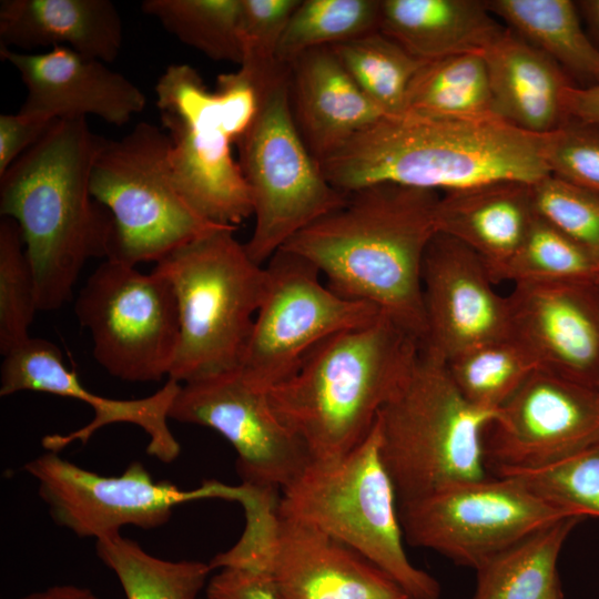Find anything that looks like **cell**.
Returning <instances> with one entry per match:
<instances>
[{
  "label": "cell",
  "mask_w": 599,
  "mask_h": 599,
  "mask_svg": "<svg viewBox=\"0 0 599 599\" xmlns=\"http://www.w3.org/2000/svg\"><path fill=\"white\" fill-rule=\"evenodd\" d=\"M439 196L394 183L366 185L282 248L311 262L333 292L375 306L423 344L422 268L438 232Z\"/></svg>",
  "instance_id": "obj_1"
},
{
  "label": "cell",
  "mask_w": 599,
  "mask_h": 599,
  "mask_svg": "<svg viewBox=\"0 0 599 599\" xmlns=\"http://www.w3.org/2000/svg\"><path fill=\"white\" fill-rule=\"evenodd\" d=\"M104 141L85 119H58L0 175V215L20 229L39 311L62 307L87 262L109 256L113 219L90 189Z\"/></svg>",
  "instance_id": "obj_2"
},
{
  "label": "cell",
  "mask_w": 599,
  "mask_h": 599,
  "mask_svg": "<svg viewBox=\"0 0 599 599\" xmlns=\"http://www.w3.org/2000/svg\"><path fill=\"white\" fill-rule=\"evenodd\" d=\"M348 193L394 183L446 193L498 181L532 184L550 174L540 135L501 119L459 120L386 114L319 163Z\"/></svg>",
  "instance_id": "obj_3"
},
{
  "label": "cell",
  "mask_w": 599,
  "mask_h": 599,
  "mask_svg": "<svg viewBox=\"0 0 599 599\" xmlns=\"http://www.w3.org/2000/svg\"><path fill=\"white\" fill-rule=\"evenodd\" d=\"M420 348L382 313L315 347L294 375L267 390L271 406L312 459L344 456L369 435Z\"/></svg>",
  "instance_id": "obj_4"
},
{
  "label": "cell",
  "mask_w": 599,
  "mask_h": 599,
  "mask_svg": "<svg viewBox=\"0 0 599 599\" xmlns=\"http://www.w3.org/2000/svg\"><path fill=\"white\" fill-rule=\"evenodd\" d=\"M495 413L469 404L447 363L422 345L377 417L380 458L398 504L488 476L484 436Z\"/></svg>",
  "instance_id": "obj_5"
},
{
  "label": "cell",
  "mask_w": 599,
  "mask_h": 599,
  "mask_svg": "<svg viewBox=\"0 0 599 599\" xmlns=\"http://www.w3.org/2000/svg\"><path fill=\"white\" fill-rule=\"evenodd\" d=\"M379 443L376 420L369 435L344 456L311 459L281 490L278 511L356 550L410 599H439V582L406 555L397 495Z\"/></svg>",
  "instance_id": "obj_6"
},
{
  "label": "cell",
  "mask_w": 599,
  "mask_h": 599,
  "mask_svg": "<svg viewBox=\"0 0 599 599\" xmlns=\"http://www.w3.org/2000/svg\"><path fill=\"white\" fill-rule=\"evenodd\" d=\"M222 229L155 263L177 305L179 345L169 378L181 384L240 367L268 274Z\"/></svg>",
  "instance_id": "obj_7"
},
{
  "label": "cell",
  "mask_w": 599,
  "mask_h": 599,
  "mask_svg": "<svg viewBox=\"0 0 599 599\" xmlns=\"http://www.w3.org/2000/svg\"><path fill=\"white\" fill-rule=\"evenodd\" d=\"M169 150V135L148 122L118 141H104L90 189L113 219L106 260L135 267L158 263L212 232L235 229L207 221L185 201L171 175Z\"/></svg>",
  "instance_id": "obj_8"
},
{
  "label": "cell",
  "mask_w": 599,
  "mask_h": 599,
  "mask_svg": "<svg viewBox=\"0 0 599 599\" xmlns=\"http://www.w3.org/2000/svg\"><path fill=\"white\" fill-rule=\"evenodd\" d=\"M280 493L247 488L245 529L213 569L246 567L271 578L281 599H408L386 572L342 541L278 511Z\"/></svg>",
  "instance_id": "obj_9"
},
{
  "label": "cell",
  "mask_w": 599,
  "mask_h": 599,
  "mask_svg": "<svg viewBox=\"0 0 599 599\" xmlns=\"http://www.w3.org/2000/svg\"><path fill=\"white\" fill-rule=\"evenodd\" d=\"M258 97L256 118L236 144L255 220L244 246L264 266L294 235L341 207L347 193L329 183L295 125L288 72Z\"/></svg>",
  "instance_id": "obj_10"
},
{
  "label": "cell",
  "mask_w": 599,
  "mask_h": 599,
  "mask_svg": "<svg viewBox=\"0 0 599 599\" xmlns=\"http://www.w3.org/2000/svg\"><path fill=\"white\" fill-rule=\"evenodd\" d=\"M74 313L90 333L95 361L110 375L134 383L169 378L180 327L165 276L104 260L80 290Z\"/></svg>",
  "instance_id": "obj_11"
},
{
  "label": "cell",
  "mask_w": 599,
  "mask_h": 599,
  "mask_svg": "<svg viewBox=\"0 0 599 599\" xmlns=\"http://www.w3.org/2000/svg\"><path fill=\"white\" fill-rule=\"evenodd\" d=\"M398 514L409 545L474 570L525 537L573 516L518 478L493 474L399 502Z\"/></svg>",
  "instance_id": "obj_12"
},
{
  "label": "cell",
  "mask_w": 599,
  "mask_h": 599,
  "mask_svg": "<svg viewBox=\"0 0 599 599\" xmlns=\"http://www.w3.org/2000/svg\"><path fill=\"white\" fill-rule=\"evenodd\" d=\"M265 267L267 290L240 365L247 380L262 390L294 375L325 339L382 314L370 304L333 292L311 262L288 250H278Z\"/></svg>",
  "instance_id": "obj_13"
},
{
  "label": "cell",
  "mask_w": 599,
  "mask_h": 599,
  "mask_svg": "<svg viewBox=\"0 0 599 599\" xmlns=\"http://www.w3.org/2000/svg\"><path fill=\"white\" fill-rule=\"evenodd\" d=\"M38 485L53 521L79 537L97 540L120 534L124 526L154 529L165 525L174 509L189 501L223 498L240 501L244 487L206 480L192 490L155 481L140 461L119 476L82 468L59 453L47 451L23 465Z\"/></svg>",
  "instance_id": "obj_14"
},
{
  "label": "cell",
  "mask_w": 599,
  "mask_h": 599,
  "mask_svg": "<svg viewBox=\"0 0 599 599\" xmlns=\"http://www.w3.org/2000/svg\"><path fill=\"white\" fill-rule=\"evenodd\" d=\"M169 417L221 434L237 454L242 485L254 489L281 491L312 459L240 367L181 384Z\"/></svg>",
  "instance_id": "obj_15"
},
{
  "label": "cell",
  "mask_w": 599,
  "mask_h": 599,
  "mask_svg": "<svg viewBox=\"0 0 599 599\" xmlns=\"http://www.w3.org/2000/svg\"><path fill=\"white\" fill-rule=\"evenodd\" d=\"M599 441V394L542 367L532 372L486 427L489 474L534 469Z\"/></svg>",
  "instance_id": "obj_16"
},
{
  "label": "cell",
  "mask_w": 599,
  "mask_h": 599,
  "mask_svg": "<svg viewBox=\"0 0 599 599\" xmlns=\"http://www.w3.org/2000/svg\"><path fill=\"white\" fill-rule=\"evenodd\" d=\"M181 383L167 378L154 394L136 399L99 396L82 385L78 374L64 364L61 351L52 342L29 337L3 356L0 396L19 392L48 393L89 404L93 418L68 434H49L42 438L47 451L60 453L69 445L87 444L108 425L125 423L140 427L148 436L146 453L162 463L174 461L181 446L169 427V413Z\"/></svg>",
  "instance_id": "obj_17"
},
{
  "label": "cell",
  "mask_w": 599,
  "mask_h": 599,
  "mask_svg": "<svg viewBox=\"0 0 599 599\" xmlns=\"http://www.w3.org/2000/svg\"><path fill=\"white\" fill-rule=\"evenodd\" d=\"M495 285L474 251L437 232L422 268L426 321L422 345L447 363L476 346L511 336L508 298Z\"/></svg>",
  "instance_id": "obj_18"
},
{
  "label": "cell",
  "mask_w": 599,
  "mask_h": 599,
  "mask_svg": "<svg viewBox=\"0 0 599 599\" xmlns=\"http://www.w3.org/2000/svg\"><path fill=\"white\" fill-rule=\"evenodd\" d=\"M507 298L511 335L540 367L597 390L599 285L518 282Z\"/></svg>",
  "instance_id": "obj_19"
},
{
  "label": "cell",
  "mask_w": 599,
  "mask_h": 599,
  "mask_svg": "<svg viewBox=\"0 0 599 599\" xmlns=\"http://www.w3.org/2000/svg\"><path fill=\"white\" fill-rule=\"evenodd\" d=\"M0 57L19 72L28 94L20 112L52 120L95 115L124 125L146 104L144 93L104 62L67 47L41 53L0 47Z\"/></svg>",
  "instance_id": "obj_20"
},
{
  "label": "cell",
  "mask_w": 599,
  "mask_h": 599,
  "mask_svg": "<svg viewBox=\"0 0 599 599\" xmlns=\"http://www.w3.org/2000/svg\"><path fill=\"white\" fill-rule=\"evenodd\" d=\"M170 139L169 166L185 201L207 221L235 227L253 215L252 199L234 143L219 119L161 114Z\"/></svg>",
  "instance_id": "obj_21"
},
{
  "label": "cell",
  "mask_w": 599,
  "mask_h": 599,
  "mask_svg": "<svg viewBox=\"0 0 599 599\" xmlns=\"http://www.w3.org/2000/svg\"><path fill=\"white\" fill-rule=\"evenodd\" d=\"M287 67L292 115L319 163L386 115L359 89L331 48L309 50Z\"/></svg>",
  "instance_id": "obj_22"
},
{
  "label": "cell",
  "mask_w": 599,
  "mask_h": 599,
  "mask_svg": "<svg viewBox=\"0 0 599 599\" xmlns=\"http://www.w3.org/2000/svg\"><path fill=\"white\" fill-rule=\"evenodd\" d=\"M535 214L531 184L498 181L441 193L436 225L474 251L498 284Z\"/></svg>",
  "instance_id": "obj_23"
},
{
  "label": "cell",
  "mask_w": 599,
  "mask_h": 599,
  "mask_svg": "<svg viewBox=\"0 0 599 599\" xmlns=\"http://www.w3.org/2000/svg\"><path fill=\"white\" fill-rule=\"evenodd\" d=\"M123 42L121 16L109 0H2L0 47H67L110 63Z\"/></svg>",
  "instance_id": "obj_24"
},
{
  "label": "cell",
  "mask_w": 599,
  "mask_h": 599,
  "mask_svg": "<svg viewBox=\"0 0 599 599\" xmlns=\"http://www.w3.org/2000/svg\"><path fill=\"white\" fill-rule=\"evenodd\" d=\"M497 115L536 135L549 133L568 118L566 72L547 54L507 29L484 53Z\"/></svg>",
  "instance_id": "obj_25"
},
{
  "label": "cell",
  "mask_w": 599,
  "mask_h": 599,
  "mask_svg": "<svg viewBox=\"0 0 599 599\" xmlns=\"http://www.w3.org/2000/svg\"><path fill=\"white\" fill-rule=\"evenodd\" d=\"M505 30L485 1L380 0L378 31L424 62L484 54Z\"/></svg>",
  "instance_id": "obj_26"
},
{
  "label": "cell",
  "mask_w": 599,
  "mask_h": 599,
  "mask_svg": "<svg viewBox=\"0 0 599 599\" xmlns=\"http://www.w3.org/2000/svg\"><path fill=\"white\" fill-rule=\"evenodd\" d=\"M583 519H560L487 559L475 569L471 599H564L559 556Z\"/></svg>",
  "instance_id": "obj_27"
},
{
  "label": "cell",
  "mask_w": 599,
  "mask_h": 599,
  "mask_svg": "<svg viewBox=\"0 0 599 599\" xmlns=\"http://www.w3.org/2000/svg\"><path fill=\"white\" fill-rule=\"evenodd\" d=\"M508 29L591 85L599 82V49L583 28L576 1L488 0Z\"/></svg>",
  "instance_id": "obj_28"
},
{
  "label": "cell",
  "mask_w": 599,
  "mask_h": 599,
  "mask_svg": "<svg viewBox=\"0 0 599 599\" xmlns=\"http://www.w3.org/2000/svg\"><path fill=\"white\" fill-rule=\"evenodd\" d=\"M405 111L445 119H500L484 54H455L425 62L409 85Z\"/></svg>",
  "instance_id": "obj_29"
},
{
  "label": "cell",
  "mask_w": 599,
  "mask_h": 599,
  "mask_svg": "<svg viewBox=\"0 0 599 599\" xmlns=\"http://www.w3.org/2000/svg\"><path fill=\"white\" fill-rule=\"evenodd\" d=\"M95 551L126 599H197L212 571L202 561L155 557L122 535L97 540Z\"/></svg>",
  "instance_id": "obj_30"
},
{
  "label": "cell",
  "mask_w": 599,
  "mask_h": 599,
  "mask_svg": "<svg viewBox=\"0 0 599 599\" xmlns=\"http://www.w3.org/2000/svg\"><path fill=\"white\" fill-rule=\"evenodd\" d=\"M447 367L469 404L496 412L540 365L511 335L466 351L448 361Z\"/></svg>",
  "instance_id": "obj_31"
},
{
  "label": "cell",
  "mask_w": 599,
  "mask_h": 599,
  "mask_svg": "<svg viewBox=\"0 0 599 599\" xmlns=\"http://www.w3.org/2000/svg\"><path fill=\"white\" fill-rule=\"evenodd\" d=\"M331 49L359 89L385 114L405 111L409 85L424 61L380 31Z\"/></svg>",
  "instance_id": "obj_32"
},
{
  "label": "cell",
  "mask_w": 599,
  "mask_h": 599,
  "mask_svg": "<svg viewBox=\"0 0 599 599\" xmlns=\"http://www.w3.org/2000/svg\"><path fill=\"white\" fill-rule=\"evenodd\" d=\"M141 7L181 42L240 65L241 0H145Z\"/></svg>",
  "instance_id": "obj_33"
},
{
  "label": "cell",
  "mask_w": 599,
  "mask_h": 599,
  "mask_svg": "<svg viewBox=\"0 0 599 599\" xmlns=\"http://www.w3.org/2000/svg\"><path fill=\"white\" fill-rule=\"evenodd\" d=\"M380 0H301L283 32L278 60L290 65L301 54L378 31Z\"/></svg>",
  "instance_id": "obj_34"
},
{
  "label": "cell",
  "mask_w": 599,
  "mask_h": 599,
  "mask_svg": "<svg viewBox=\"0 0 599 599\" xmlns=\"http://www.w3.org/2000/svg\"><path fill=\"white\" fill-rule=\"evenodd\" d=\"M502 281L573 282L599 285V262L548 221L535 214Z\"/></svg>",
  "instance_id": "obj_35"
},
{
  "label": "cell",
  "mask_w": 599,
  "mask_h": 599,
  "mask_svg": "<svg viewBox=\"0 0 599 599\" xmlns=\"http://www.w3.org/2000/svg\"><path fill=\"white\" fill-rule=\"evenodd\" d=\"M38 309L34 273L18 224L0 219V353L4 356L30 337Z\"/></svg>",
  "instance_id": "obj_36"
},
{
  "label": "cell",
  "mask_w": 599,
  "mask_h": 599,
  "mask_svg": "<svg viewBox=\"0 0 599 599\" xmlns=\"http://www.w3.org/2000/svg\"><path fill=\"white\" fill-rule=\"evenodd\" d=\"M301 0H241L238 71L262 93L286 75L278 60L285 27Z\"/></svg>",
  "instance_id": "obj_37"
},
{
  "label": "cell",
  "mask_w": 599,
  "mask_h": 599,
  "mask_svg": "<svg viewBox=\"0 0 599 599\" xmlns=\"http://www.w3.org/2000/svg\"><path fill=\"white\" fill-rule=\"evenodd\" d=\"M496 475L518 478L573 516L599 517V441L544 467Z\"/></svg>",
  "instance_id": "obj_38"
},
{
  "label": "cell",
  "mask_w": 599,
  "mask_h": 599,
  "mask_svg": "<svg viewBox=\"0 0 599 599\" xmlns=\"http://www.w3.org/2000/svg\"><path fill=\"white\" fill-rule=\"evenodd\" d=\"M531 192L535 212L599 262V194L552 174Z\"/></svg>",
  "instance_id": "obj_39"
},
{
  "label": "cell",
  "mask_w": 599,
  "mask_h": 599,
  "mask_svg": "<svg viewBox=\"0 0 599 599\" xmlns=\"http://www.w3.org/2000/svg\"><path fill=\"white\" fill-rule=\"evenodd\" d=\"M550 174L599 194V125L568 120L540 135Z\"/></svg>",
  "instance_id": "obj_40"
},
{
  "label": "cell",
  "mask_w": 599,
  "mask_h": 599,
  "mask_svg": "<svg viewBox=\"0 0 599 599\" xmlns=\"http://www.w3.org/2000/svg\"><path fill=\"white\" fill-rule=\"evenodd\" d=\"M205 592L207 599H281L266 572L246 567L221 568Z\"/></svg>",
  "instance_id": "obj_41"
},
{
  "label": "cell",
  "mask_w": 599,
  "mask_h": 599,
  "mask_svg": "<svg viewBox=\"0 0 599 599\" xmlns=\"http://www.w3.org/2000/svg\"><path fill=\"white\" fill-rule=\"evenodd\" d=\"M55 120L26 114L0 115V175L35 144Z\"/></svg>",
  "instance_id": "obj_42"
},
{
  "label": "cell",
  "mask_w": 599,
  "mask_h": 599,
  "mask_svg": "<svg viewBox=\"0 0 599 599\" xmlns=\"http://www.w3.org/2000/svg\"><path fill=\"white\" fill-rule=\"evenodd\" d=\"M568 120L599 125V82L591 85L571 84L565 97Z\"/></svg>",
  "instance_id": "obj_43"
},
{
  "label": "cell",
  "mask_w": 599,
  "mask_h": 599,
  "mask_svg": "<svg viewBox=\"0 0 599 599\" xmlns=\"http://www.w3.org/2000/svg\"><path fill=\"white\" fill-rule=\"evenodd\" d=\"M19 599H100L91 589L77 585H54Z\"/></svg>",
  "instance_id": "obj_44"
},
{
  "label": "cell",
  "mask_w": 599,
  "mask_h": 599,
  "mask_svg": "<svg viewBox=\"0 0 599 599\" xmlns=\"http://www.w3.org/2000/svg\"><path fill=\"white\" fill-rule=\"evenodd\" d=\"M588 34L599 49V0L576 1Z\"/></svg>",
  "instance_id": "obj_45"
},
{
  "label": "cell",
  "mask_w": 599,
  "mask_h": 599,
  "mask_svg": "<svg viewBox=\"0 0 599 599\" xmlns=\"http://www.w3.org/2000/svg\"><path fill=\"white\" fill-rule=\"evenodd\" d=\"M597 392H598V394H599V383H598V385H597Z\"/></svg>",
  "instance_id": "obj_46"
},
{
  "label": "cell",
  "mask_w": 599,
  "mask_h": 599,
  "mask_svg": "<svg viewBox=\"0 0 599 599\" xmlns=\"http://www.w3.org/2000/svg\"><path fill=\"white\" fill-rule=\"evenodd\" d=\"M408 599H410V598H408Z\"/></svg>",
  "instance_id": "obj_47"
}]
</instances>
